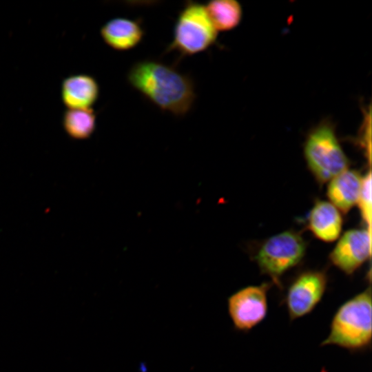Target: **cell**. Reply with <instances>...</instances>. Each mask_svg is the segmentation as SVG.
<instances>
[{"instance_id":"cell-8","label":"cell","mask_w":372,"mask_h":372,"mask_svg":"<svg viewBox=\"0 0 372 372\" xmlns=\"http://www.w3.org/2000/svg\"><path fill=\"white\" fill-rule=\"evenodd\" d=\"M371 231L353 229L344 232L329 254V260L338 269L353 274L371 256Z\"/></svg>"},{"instance_id":"cell-4","label":"cell","mask_w":372,"mask_h":372,"mask_svg":"<svg viewBox=\"0 0 372 372\" xmlns=\"http://www.w3.org/2000/svg\"><path fill=\"white\" fill-rule=\"evenodd\" d=\"M307 243L300 233L287 230L266 239L259 247L255 260L260 272L278 287L281 277L303 259Z\"/></svg>"},{"instance_id":"cell-15","label":"cell","mask_w":372,"mask_h":372,"mask_svg":"<svg viewBox=\"0 0 372 372\" xmlns=\"http://www.w3.org/2000/svg\"><path fill=\"white\" fill-rule=\"evenodd\" d=\"M357 205L366 229L371 231V174L363 176L362 189Z\"/></svg>"},{"instance_id":"cell-14","label":"cell","mask_w":372,"mask_h":372,"mask_svg":"<svg viewBox=\"0 0 372 372\" xmlns=\"http://www.w3.org/2000/svg\"><path fill=\"white\" fill-rule=\"evenodd\" d=\"M64 130L74 138L90 137L96 127V115L90 109H68L63 118Z\"/></svg>"},{"instance_id":"cell-12","label":"cell","mask_w":372,"mask_h":372,"mask_svg":"<svg viewBox=\"0 0 372 372\" xmlns=\"http://www.w3.org/2000/svg\"><path fill=\"white\" fill-rule=\"evenodd\" d=\"M99 95V84L90 75L70 76L62 83V100L68 109H90Z\"/></svg>"},{"instance_id":"cell-7","label":"cell","mask_w":372,"mask_h":372,"mask_svg":"<svg viewBox=\"0 0 372 372\" xmlns=\"http://www.w3.org/2000/svg\"><path fill=\"white\" fill-rule=\"evenodd\" d=\"M269 283L251 285L239 289L227 300V309L234 328L247 332L259 324L268 311Z\"/></svg>"},{"instance_id":"cell-6","label":"cell","mask_w":372,"mask_h":372,"mask_svg":"<svg viewBox=\"0 0 372 372\" xmlns=\"http://www.w3.org/2000/svg\"><path fill=\"white\" fill-rule=\"evenodd\" d=\"M328 278L322 270H307L290 283L284 302L291 320L302 318L317 307L327 289Z\"/></svg>"},{"instance_id":"cell-2","label":"cell","mask_w":372,"mask_h":372,"mask_svg":"<svg viewBox=\"0 0 372 372\" xmlns=\"http://www.w3.org/2000/svg\"><path fill=\"white\" fill-rule=\"evenodd\" d=\"M371 291L369 287L339 307L321 346L334 345L351 352L366 351L371 344Z\"/></svg>"},{"instance_id":"cell-5","label":"cell","mask_w":372,"mask_h":372,"mask_svg":"<svg viewBox=\"0 0 372 372\" xmlns=\"http://www.w3.org/2000/svg\"><path fill=\"white\" fill-rule=\"evenodd\" d=\"M216 38L217 30L205 6L189 1L178 16L173 41L165 52L176 51L181 56H192L208 49Z\"/></svg>"},{"instance_id":"cell-10","label":"cell","mask_w":372,"mask_h":372,"mask_svg":"<svg viewBox=\"0 0 372 372\" xmlns=\"http://www.w3.org/2000/svg\"><path fill=\"white\" fill-rule=\"evenodd\" d=\"M363 176L355 169H347L328 182L327 196L329 201L342 213H347L357 205Z\"/></svg>"},{"instance_id":"cell-1","label":"cell","mask_w":372,"mask_h":372,"mask_svg":"<svg viewBox=\"0 0 372 372\" xmlns=\"http://www.w3.org/2000/svg\"><path fill=\"white\" fill-rule=\"evenodd\" d=\"M127 79L132 87L154 105L177 116L185 115L196 98L191 77L157 61L136 62Z\"/></svg>"},{"instance_id":"cell-13","label":"cell","mask_w":372,"mask_h":372,"mask_svg":"<svg viewBox=\"0 0 372 372\" xmlns=\"http://www.w3.org/2000/svg\"><path fill=\"white\" fill-rule=\"evenodd\" d=\"M205 8L216 30H230L236 28L242 19V7L236 1H211Z\"/></svg>"},{"instance_id":"cell-3","label":"cell","mask_w":372,"mask_h":372,"mask_svg":"<svg viewBox=\"0 0 372 372\" xmlns=\"http://www.w3.org/2000/svg\"><path fill=\"white\" fill-rule=\"evenodd\" d=\"M303 151L307 167L319 183H328L349 169V159L333 127L328 123H322L308 134Z\"/></svg>"},{"instance_id":"cell-9","label":"cell","mask_w":372,"mask_h":372,"mask_svg":"<svg viewBox=\"0 0 372 372\" xmlns=\"http://www.w3.org/2000/svg\"><path fill=\"white\" fill-rule=\"evenodd\" d=\"M307 227L319 240L331 242L336 240L342 231V212L329 201L318 200L307 219Z\"/></svg>"},{"instance_id":"cell-11","label":"cell","mask_w":372,"mask_h":372,"mask_svg":"<svg viewBox=\"0 0 372 372\" xmlns=\"http://www.w3.org/2000/svg\"><path fill=\"white\" fill-rule=\"evenodd\" d=\"M104 42L115 50L125 51L135 48L144 36L139 21L122 17L106 22L101 29Z\"/></svg>"}]
</instances>
